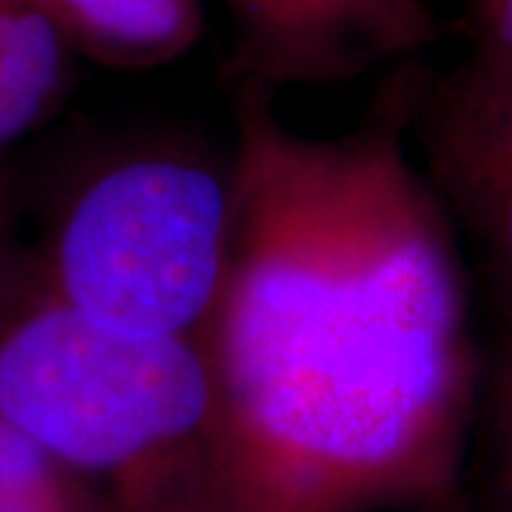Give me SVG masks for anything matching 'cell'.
I'll list each match as a JSON object with an SVG mask.
<instances>
[{"mask_svg": "<svg viewBox=\"0 0 512 512\" xmlns=\"http://www.w3.org/2000/svg\"><path fill=\"white\" fill-rule=\"evenodd\" d=\"M430 74L396 66L359 123L291 128L231 83V234L205 339L220 512H441L467 495L484 350L458 228L413 160Z\"/></svg>", "mask_w": 512, "mask_h": 512, "instance_id": "obj_1", "label": "cell"}, {"mask_svg": "<svg viewBox=\"0 0 512 512\" xmlns=\"http://www.w3.org/2000/svg\"><path fill=\"white\" fill-rule=\"evenodd\" d=\"M12 293L0 311V416L117 512H220V396L205 345L94 325L40 279L18 302Z\"/></svg>", "mask_w": 512, "mask_h": 512, "instance_id": "obj_2", "label": "cell"}, {"mask_svg": "<svg viewBox=\"0 0 512 512\" xmlns=\"http://www.w3.org/2000/svg\"><path fill=\"white\" fill-rule=\"evenodd\" d=\"M231 234V168L148 151L106 165L60 214L37 279L94 325L205 345Z\"/></svg>", "mask_w": 512, "mask_h": 512, "instance_id": "obj_3", "label": "cell"}, {"mask_svg": "<svg viewBox=\"0 0 512 512\" xmlns=\"http://www.w3.org/2000/svg\"><path fill=\"white\" fill-rule=\"evenodd\" d=\"M410 140L421 171L481 256L498 322H512V77L470 60L430 74Z\"/></svg>", "mask_w": 512, "mask_h": 512, "instance_id": "obj_4", "label": "cell"}, {"mask_svg": "<svg viewBox=\"0 0 512 512\" xmlns=\"http://www.w3.org/2000/svg\"><path fill=\"white\" fill-rule=\"evenodd\" d=\"M234 20L228 83L333 86L402 66L441 35L427 0H222Z\"/></svg>", "mask_w": 512, "mask_h": 512, "instance_id": "obj_5", "label": "cell"}, {"mask_svg": "<svg viewBox=\"0 0 512 512\" xmlns=\"http://www.w3.org/2000/svg\"><path fill=\"white\" fill-rule=\"evenodd\" d=\"M74 52L117 72L183 60L205 29L202 0H32Z\"/></svg>", "mask_w": 512, "mask_h": 512, "instance_id": "obj_6", "label": "cell"}, {"mask_svg": "<svg viewBox=\"0 0 512 512\" xmlns=\"http://www.w3.org/2000/svg\"><path fill=\"white\" fill-rule=\"evenodd\" d=\"M72 57L69 40L32 0H0V154L57 109Z\"/></svg>", "mask_w": 512, "mask_h": 512, "instance_id": "obj_7", "label": "cell"}, {"mask_svg": "<svg viewBox=\"0 0 512 512\" xmlns=\"http://www.w3.org/2000/svg\"><path fill=\"white\" fill-rule=\"evenodd\" d=\"M467 481L476 510L512 512V322H498L484 348Z\"/></svg>", "mask_w": 512, "mask_h": 512, "instance_id": "obj_8", "label": "cell"}, {"mask_svg": "<svg viewBox=\"0 0 512 512\" xmlns=\"http://www.w3.org/2000/svg\"><path fill=\"white\" fill-rule=\"evenodd\" d=\"M0 512H117L106 493L0 416Z\"/></svg>", "mask_w": 512, "mask_h": 512, "instance_id": "obj_9", "label": "cell"}, {"mask_svg": "<svg viewBox=\"0 0 512 512\" xmlns=\"http://www.w3.org/2000/svg\"><path fill=\"white\" fill-rule=\"evenodd\" d=\"M470 40L467 60L493 74L512 77V0H458Z\"/></svg>", "mask_w": 512, "mask_h": 512, "instance_id": "obj_10", "label": "cell"}, {"mask_svg": "<svg viewBox=\"0 0 512 512\" xmlns=\"http://www.w3.org/2000/svg\"><path fill=\"white\" fill-rule=\"evenodd\" d=\"M18 200H15V180L6 163L0 160V311L15 285L18 271Z\"/></svg>", "mask_w": 512, "mask_h": 512, "instance_id": "obj_11", "label": "cell"}, {"mask_svg": "<svg viewBox=\"0 0 512 512\" xmlns=\"http://www.w3.org/2000/svg\"><path fill=\"white\" fill-rule=\"evenodd\" d=\"M441 512H478L476 507H473V501H470V495H464V498H458L456 504H450L447 510Z\"/></svg>", "mask_w": 512, "mask_h": 512, "instance_id": "obj_12", "label": "cell"}]
</instances>
